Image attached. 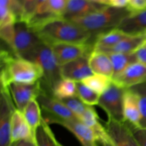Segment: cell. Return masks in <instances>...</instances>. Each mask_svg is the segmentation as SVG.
<instances>
[{"label":"cell","instance_id":"4","mask_svg":"<svg viewBox=\"0 0 146 146\" xmlns=\"http://www.w3.org/2000/svg\"><path fill=\"white\" fill-rule=\"evenodd\" d=\"M24 58L39 66L43 71V78L40 81L41 88L44 91L53 95L54 87L62 79V77L61 66L57 62L51 47L42 41Z\"/></svg>","mask_w":146,"mask_h":146},{"label":"cell","instance_id":"16","mask_svg":"<svg viewBox=\"0 0 146 146\" xmlns=\"http://www.w3.org/2000/svg\"><path fill=\"white\" fill-rule=\"evenodd\" d=\"M106 6L92 2L90 0H69L62 17L67 20L82 17L102 9Z\"/></svg>","mask_w":146,"mask_h":146},{"label":"cell","instance_id":"25","mask_svg":"<svg viewBox=\"0 0 146 146\" xmlns=\"http://www.w3.org/2000/svg\"><path fill=\"white\" fill-rule=\"evenodd\" d=\"M53 96L59 100L77 97L76 82L67 78H62L54 87Z\"/></svg>","mask_w":146,"mask_h":146},{"label":"cell","instance_id":"23","mask_svg":"<svg viewBox=\"0 0 146 146\" xmlns=\"http://www.w3.org/2000/svg\"><path fill=\"white\" fill-rule=\"evenodd\" d=\"M128 36L129 35L125 34L118 28L101 33L96 36L94 48L112 47L116 45L118 42H120L121 40L125 38Z\"/></svg>","mask_w":146,"mask_h":146},{"label":"cell","instance_id":"40","mask_svg":"<svg viewBox=\"0 0 146 146\" xmlns=\"http://www.w3.org/2000/svg\"><path fill=\"white\" fill-rule=\"evenodd\" d=\"M91 1L94 3H96V4H103V5H108V0H90Z\"/></svg>","mask_w":146,"mask_h":146},{"label":"cell","instance_id":"14","mask_svg":"<svg viewBox=\"0 0 146 146\" xmlns=\"http://www.w3.org/2000/svg\"><path fill=\"white\" fill-rule=\"evenodd\" d=\"M88 58L89 56L81 57L61 66L62 78H67L76 82H79L92 76L94 73L90 68Z\"/></svg>","mask_w":146,"mask_h":146},{"label":"cell","instance_id":"29","mask_svg":"<svg viewBox=\"0 0 146 146\" xmlns=\"http://www.w3.org/2000/svg\"><path fill=\"white\" fill-rule=\"evenodd\" d=\"M77 97L86 105L93 106L98 105L100 96L96 92L93 91L88 86L84 85L82 82H76Z\"/></svg>","mask_w":146,"mask_h":146},{"label":"cell","instance_id":"22","mask_svg":"<svg viewBox=\"0 0 146 146\" xmlns=\"http://www.w3.org/2000/svg\"><path fill=\"white\" fill-rule=\"evenodd\" d=\"M21 113L34 136L36 130L41 124L43 117L41 115V106L36 98L29 101Z\"/></svg>","mask_w":146,"mask_h":146},{"label":"cell","instance_id":"5","mask_svg":"<svg viewBox=\"0 0 146 146\" xmlns=\"http://www.w3.org/2000/svg\"><path fill=\"white\" fill-rule=\"evenodd\" d=\"M42 42L36 34L24 21L14 25V37L11 49L19 57L24 58Z\"/></svg>","mask_w":146,"mask_h":146},{"label":"cell","instance_id":"37","mask_svg":"<svg viewBox=\"0 0 146 146\" xmlns=\"http://www.w3.org/2000/svg\"><path fill=\"white\" fill-rule=\"evenodd\" d=\"M137 62L146 66V41L134 52Z\"/></svg>","mask_w":146,"mask_h":146},{"label":"cell","instance_id":"17","mask_svg":"<svg viewBox=\"0 0 146 146\" xmlns=\"http://www.w3.org/2000/svg\"><path fill=\"white\" fill-rule=\"evenodd\" d=\"M124 120L128 123L140 127L141 114L136 94L131 89L125 88L123 95Z\"/></svg>","mask_w":146,"mask_h":146},{"label":"cell","instance_id":"36","mask_svg":"<svg viewBox=\"0 0 146 146\" xmlns=\"http://www.w3.org/2000/svg\"><path fill=\"white\" fill-rule=\"evenodd\" d=\"M126 8L131 13H137L146 10V0H128Z\"/></svg>","mask_w":146,"mask_h":146},{"label":"cell","instance_id":"3","mask_svg":"<svg viewBox=\"0 0 146 146\" xmlns=\"http://www.w3.org/2000/svg\"><path fill=\"white\" fill-rule=\"evenodd\" d=\"M131 14L126 7L115 8L106 6L102 9L69 21L78 24L96 37L101 33L118 28L123 20Z\"/></svg>","mask_w":146,"mask_h":146},{"label":"cell","instance_id":"35","mask_svg":"<svg viewBox=\"0 0 146 146\" xmlns=\"http://www.w3.org/2000/svg\"><path fill=\"white\" fill-rule=\"evenodd\" d=\"M128 124L131 127L134 138L138 142V145L140 146H146V128H140V127L134 126L130 123Z\"/></svg>","mask_w":146,"mask_h":146},{"label":"cell","instance_id":"30","mask_svg":"<svg viewBox=\"0 0 146 146\" xmlns=\"http://www.w3.org/2000/svg\"><path fill=\"white\" fill-rule=\"evenodd\" d=\"M131 88L138 97L140 111L141 114V121L140 128H146V82L138 84Z\"/></svg>","mask_w":146,"mask_h":146},{"label":"cell","instance_id":"19","mask_svg":"<svg viewBox=\"0 0 146 146\" xmlns=\"http://www.w3.org/2000/svg\"><path fill=\"white\" fill-rule=\"evenodd\" d=\"M90 68L94 74L106 76L112 78L113 67L108 54L94 48L88 58Z\"/></svg>","mask_w":146,"mask_h":146},{"label":"cell","instance_id":"20","mask_svg":"<svg viewBox=\"0 0 146 146\" xmlns=\"http://www.w3.org/2000/svg\"><path fill=\"white\" fill-rule=\"evenodd\" d=\"M34 138V134L27 124L23 113L16 108L11 118V144L21 140Z\"/></svg>","mask_w":146,"mask_h":146},{"label":"cell","instance_id":"26","mask_svg":"<svg viewBox=\"0 0 146 146\" xmlns=\"http://www.w3.org/2000/svg\"><path fill=\"white\" fill-rule=\"evenodd\" d=\"M69 0H46L37 7L35 14H51L62 17Z\"/></svg>","mask_w":146,"mask_h":146},{"label":"cell","instance_id":"38","mask_svg":"<svg viewBox=\"0 0 146 146\" xmlns=\"http://www.w3.org/2000/svg\"><path fill=\"white\" fill-rule=\"evenodd\" d=\"M128 0H108V5L115 8H125Z\"/></svg>","mask_w":146,"mask_h":146},{"label":"cell","instance_id":"39","mask_svg":"<svg viewBox=\"0 0 146 146\" xmlns=\"http://www.w3.org/2000/svg\"><path fill=\"white\" fill-rule=\"evenodd\" d=\"M11 146H36L34 138L21 140L17 142L13 143Z\"/></svg>","mask_w":146,"mask_h":146},{"label":"cell","instance_id":"24","mask_svg":"<svg viewBox=\"0 0 146 146\" xmlns=\"http://www.w3.org/2000/svg\"><path fill=\"white\" fill-rule=\"evenodd\" d=\"M36 146H58V141L51 131L49 124L43 118L34 133Z\"/></svg>","mask_w":146,"mask_h":146},{"label":"cell","instance_id":"43","mask_svg":"<svg viewBox=\"0 0 146 146\" xmlns=\"http://www.w3.org/2000/svg\"><path fill=\"white\" fill-rule=\"evenodd\" d=\"M58 146H63L62 145H61V143H58Z\"/></svg>","mask_w":146,"mask_h":146},{"label":"cell","instance_id":"6","mask_svg":"<svg viewBox=\"0 0 146 146\" xmlns=\"http://www.w3.org/2000/svg\"><path fill=\"white\" fill-rule=\"evenodd\" d=\"M125 88L118 86L112 81L105 92L100 96L98 106L104 110L108 118L124 121L123 95Z\"/></svg>","mask_w":146,"mask_h":146},{"label":"cell","instance_id":"34","mask_svg":"<svg viewBox=\"0 0 146 146\" xmlns=\"http://www.w3.org/2000/svg\"><path fill=\"white\" fill-rule=\"evenodd\" d=\"M14 24L0 27V36L1 38L7 45L10 46L11 48L14 37Z\"/></svg>","mask_w":146,"mask_h":146},{"label":"cell","instance_id":"15","mask_svg":"<svg viewBox=\"0 0 146 146\" xmlns=\"http://www.w3.org/2000/svg\"><path fill=\"white\" fill-rule=\"evenodd\" d=\"M99 119L95 108L87 106L85 112L79 120L92 130L98 142L104 146H113L105 126L100 123Z\"/></svg>","mask_w":146,"mask_h":146},{"label":"cell","instance_id":"32","mask_svg":"<svg viewBox=\"0 0 146 146\" xmlns=\"http://www.w3.org/2000/svg\"><path fill=\"white\" fill-rule=\"evenodd\" d=\"M0 7H4L9 9L17 19V22L21 21L23 6L18 0H0Z\"/></svg>","mask_w":146,"mask_h":146},{"label":"cell","instance_id":"9","mask_svg":"<svg viewBox=\"0 0 146 146\" xmlns=\"http://www.w3.org/2000/svg\"><path fill=\"white\" fill-rule=\"evenodd\" d=\"M16 109L9 88H1L0 97V146H11V123Z\"/></svg>","mask_w":146,"mask_h":146},{"label":"cell","instance_id":"41","mask_svg":"<svg viewBox=\"0 0 146 146\" xmlns=\"http://www.w3.org/2000/svg\"><path fill=\"white\" fill-rule=\"evenodd\" d=\"M45 1H46V0H38V1H37V7H39V6L41 5L42 3H44Z\"/></svg>","mask_w":146,"mask_h":146},{"label":"cell","instance_id":"31","mask_svg":"<svg viewBox=\"0 0 146 146\" xmlns=\"http://www.w3.org/2000/svg\"><path fill=\"white\" fill-rule=\"evenodd\" d=\"M67 108L74 114L78 119H80L86 109L87 105L82 102L78 97L66 98L61 100Z\"/></svg>","mask_w":146,"mask_h":146},{"label":"cell","instance_id":"2","mask_svg":"<svg viewBox=\"0 0 146 146\" xmlns=\"http://www.w3.org/2000/svg\"><path fill=\"white\" fill-rule=\"evenodd\" d=\"M1 88L7 89L11 82L35 84L43 78L39 66L7 50L1 51Z\"/></svg>","mask_w":146,"mask_h":146},{"label":"cell","instance_id":"8","mask_svg":"<svg viewBox=\"0 0 146 146\" xmlns=\"http://www.w3.org/2000/svg\"><path fill=\"white\" fill-rule=\"evenodd\" d=\"M50 46L60 66L81 57L90 56L94 49V44L93 43H58Z\"/></svg>","mask_w":146,"mask_h":146},{"label":"cell","instance_id":"33","mask_svg":"<svg viewBox=\"0 0 146 146\" xmlns=\"http://www.w3.org/2000/svg\"><path fill=\"white\" fill-rule=\"evenodd\" d=\"M38 0H24L23 2V14L21 21L27 23L35 14L37 8Z\"/></svg>","mask_w":146,"mask_h":146},{"label":"cell","instance_id":"18","mask_svg":"<svg viewBox=\"0 0 146 146\" xmlns=\"http://www.w3.org/2000/svg\"><path fill=\"white\" fill-rule=\"evenodd\" d=\"M118 29L130 36L144 34L146 32V10L131 13L123 20Z\"/></svg>","mask_w":146,"mask_h":146},{"label":"cell","instance_id":"1","mask_svg":"<svg viewBox=\"0 0 146 146\" xmlns=\"http://www.w3.org/2000/svg\"><path fill=\"white\" fill-rule=\"evenodd\" d=\"M34 31L43 42L49 46L58 43L94 44L91 41V38H96L78 24L63 17L49 19Z\"/></svg>","mask_w":146,"mask_h":146},{"label":"cell","instance_id":"12","mask_svg":"<svg viewBox=\"0 0 146 146\" xmlns=\"http://www.w3.org/2000/svg\"><path fill=\"white\" fill-rule=\"evenodd\" d=\"M58 124L72 133L82 146H98L97 140L92 130L78 118L70 120L55 119L49 123Z\"/></svg>","mask_w":146,"mask_h":146},{"label":"cell","instance_id":"10","mask_svg":"<svg viewBox=\"0 0 146 146\" xmlns=\"http://www.w3.org/2000/svg\"><path fill=\"white\" fill-rule=\"evenodd\" d=\"M104 126L113 146H140L125 121H119L108 118Z\"/></svg>","mask_w":146,"mask_h":146},{"label":"cell","instance_id":"28","mask_svg":"<svg viewBox=\"0 0 146 146\" xmlns=\"http://www.w3.org/2000/svg\"><path fill=\"white\" fill-rule=\"evenodd\" d=\"M81 82L97 94L101 95L110 86L112 83V79L106 76L93 74L92 76L85 78Z\"/></svg>","mask_w":146,"mask_h":146},{"label":"cell","instance_id":"13","mask_svg":"<svg viewBox=\"0 0 146 146\" xmlns=\"http://www.w3.org/2000/svg\"><path fill=\"white\" fill-rule=\"evenodd\" d=\"M112 81L123 88H129L146 82V66L136 62L113 77Z\"/></svg>","mask_w":146,"mask_h":146},{"label":"cell","instance_id":"27","mask_svg":"<svg viewBox=\"0 0 146 146\" xmlns=\"http://www.w3.org/2000/svg\"><path fill=\"white\" fill-rule=\"evenodd\" d=\"M113 67V76L122 72L131 64L137 62L133 53L131 54H107ZM112 77V78H113Z\"/></svg>","mask_w":146,"mask_h":146},{"label":"cell","instance_id":"11","mask_svg":"<svg viewBox=\"0 0 146 146\" xmlns=\"http://www.w3.org/2000/svg\"><path fill=\"white\" fill-rule=\"evenodd\" d=\"M8 88L16 108L21 112L29 101L37 98L42 89L40 81L35 84L11 82Z\"/></svg>","mask_w":146,"mask_h":146},{"label":"cell","instance_id":"21","mask_svg":"<svg viewBox=\"0 0 146 146\" xmlns=\"http://www.w3.org/2000/svg\"><path fill=\"white\" fill-rule=\"evenodd\" d=\"M145 41V37L143 34L135 36L129 35L113 46L95 49H98L106 54H131L135 52V50Z\"/></svg>","mask_w":146,"mask_h":146},{"label":"cell","instance_id":"42","mask_svg":"<svg viewBox=\"0 0 146 146\" xmlns=\"http://www.w3.org/2000/svg\"><path fill=\"white\" fill-rule=\"evenodd\" d=\"M19 1L20 3H21V4H22V6H23V2H24V0H18Z\"/></svg>","mask_w":146,"mask_h":146},{"label":"cell","instance_id":"7","mask_svg":"<svg viewBox=\"0 0 146 146\" xmlns=\"http://www.w3.org/2000/svg\"><path fill=\"white\" fill-rule=\"evenodd\" d=\"M36 99L44 113L43 118L48 123L52 120H70L76 118L61 100L43 89H41Z\"/></svg>","mask_w":146,"mask_h":146}]
</instances>
